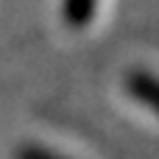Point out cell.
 <instances>
[{"label":"cell","instance_id":"cell-1","mask_svg":"<svg viewBox=\"0 0 159 159\" xmlns=\"http://www.w3.org/2000/svg\"><path fill=\"white\" fill-rule=\"evenodd\" d=\"M126 92L159 117V75L145 70H131L126 75Z\"/></svg>","mask_w":159,"mask_h":159},{"label":"cell","instance_id":"cell-2","mask_svg":"<svg viewBox=\"0 0 159 159\" xmlns=\"http://www.w3.org/2000/svg\"><path fill=\"white\" fill-rule=\"evenodd\" d=\"M95 6H98V0H64L61 3V17L73 31H78L92 20Z\"/></svg>","mask_w":159,"mask_h":159},{"label":"cell","instance_id":"cell-3","mask_svg":"<svg viewBox=\"0 0 159 159\" xmlns=\"http://www.w3.org/2000/svg\"><path fill=\"white\" fill-rule=\"evenodd\" d=\"M14 159H67V157H61L50 148H42V145H20Z\"/></svg>","mask_w":159,"mask_h":159}]
</instances>
